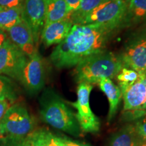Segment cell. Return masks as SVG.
<instances>
[{
	"label": "cell",
	"instance_id": "cell-16",
	"mask_svg": "<svg viewBox=\"0 0 146 146\" xmlns=\"http://www.w3.org/2000/svg\"><path fill=\"white\" fill-rule=\"evenodd\" d=\"M72 13L65 0H47L45 25L70 18Z\"/></svg>",
	"mask_w": 146,
	"mask_h": 146
},
{
	"label": "cell",
	"instance_id": "cell-14",
	"mask_svg": "<svg viewBox=\"0 0 146 146\" xmlns=\"http://www.w3.org/2000/svg\"><path fill=\"white\" fill-rule=\"evenodd\" d=\"M98 85L108 100L109 110L107 120L108 123H110L116 116L120 101L123 98L122 91L119 87L115 85L112 79L109 78H102Z\"/></svg>",
	"mask_w": 146,
	"mask_h": 146
},
{
	"label": "cell",
	"instance_id": "cell-7",
	"mask_svg": "<svg viewBox=\"0 0 146 146\" xmlns=\"http://www.w3.org/2000/svg\"><path fill=\"white\" fill-rule=\"evenodd\" d=\"M120 58L125 67L146 74V27L127 42Z\"/></svg>",
	"mask_w": 146,
	"mask_h": 146
},
{
	"label": "cell",
	"instance_id": "cell-2",
	"mask_svg": "<svg viewBox=\"0 0 146 146\" xmlns=\"http://www.w3.org/2000/svg\"><path fill=\"white\" fill-rule=\"evenodd\" d=\"M42 120L54 129L75 137L82 135L74 113L66 102L52 89H46L39 99Z\"/></svg>",
	"mask_w": 146,
	"mask_h": 146
},
{
	"label": "cell",
	"instance_id": "cell-6",
	"mask_svg": "<svg viewBox=\"0 0 146 146\" xmlns=\"http://www.w3.org/2000/svg\"><path fill=\"white\" fill-rule=\"evenodd\" d=\"M94 86L89 83H78L77 100L69 102V104L76 110L75 117L81 128L85 133H96L100 131V121L99 118L91 110L90 107V94Z\"/></svg>",
	"mask_w": 146,
	"mask_h": 146
},
{
	"label": "cell",
	"instance_id": "cell-22",
	"mask_svg": "<svg viewBox=\"0 0 146 146\" xmlns=\"http://www.w3.org/2000/svg\"><path fill=\"white\" fill-rule=\"evenodd\" d=\"M139 76V74L137 71L127 67H123L116 76L118 87L120 90L122 91L127 87L134 83L138 79Z\"/></svg>",
	"mask_w": 146,
	"mask_h": 146
},
{
	"label": "cell",
	"instance_id": "cell-29",
	"mask_svg": "<svg viewBox=\"0 0 146 146\" xmlns=\"http://www.w3.org/2000/svg\"><path fill=\"white\" fill-rule=\"evenodd\" d=\"M8 35L7 33L4 31L0 29V47L2 45L5 41L8 39Z\"/></svg>",
	"mask_w": 146,
	"mask_h": 146
},
{
	"label": "cell",
	"instance_id": "cell-24",
	"mask_svg": "<svg viewBox=\"0 0 146 146\" xmlns=\"http://www.w3.org/2000/svg\"><path fill=\"white\" fill-rule=\"evenodd\" d=\"M25 0H0V11L15 8H23Z\"/></svg>",
	"mask_w": 146,
	"mask_h": 146
},
{
	"label": "cell",
	"instance_id": "cell-17",
	"mask_svg": "<svg viewBox=\"0 0 146 146\" xmlns=\"http://www.w3.org/2000/svg\"><path fill=\"white\" fill-rule=\"evenodd\" d=\"M146 21V0H127V10L123 24L131 25Z\"/></svg>",
	"mask_w": 146,
	"mask_h": 146
},
{
	"label": "cell",
	"instance_id": "cell-4",
	"mask_svg": "<svg viewBox=\"0 0 146 146\" xmlns=\"http://www.w3.org/2000/svg\"><path fill=\"white\" fill-rule=\"evenodd\" d=\"M33 131V119L22 105L10 106L0 120V138L3 140L23 139Z\"/></svg>",
	"mask_w": 146,
	"mask_h": 146
},
{
	"label": "cell",
	"instance_id": "cell-11",
	"mask_svg": "<svg viewBox=\"0 0 146 146\" xmlns=\"http://www.w3.org/2000/svg\"><path fill=\"white\" fill-rule=\"evenodd\" d=\"M121 91L124 111L146 110V74H139L134 83Z\"/></svg>",
	"mask_w": 146,
	"mask_h": 146
},
{
	"label": "cell",
	"instance_id": "cell-3",
	"mask_svg": "<svg viewBox=\"0 0 146 146\" xmlns=\"http://www.w3.org/2000/svg\"><path fill=\"white\" fill-rule=\"evenodd\" d=\"M123 67L120 56L104 50L80 62L75 66L74 77L78 83L98 84L102 78L116 77Z\"/></svg>",
	"mask_w": 146,
	"mask_h": 146
},
{
	"label": "cell",
	"instance_id": "cell-23",
	"mask_svg": "<svg viewBox=\"0 0 146 146\" xmlns=\"http://www.w3.org/2000/svg\"><path fill=\"white\" fill-rule=\"evenodd\" d=\"M133 125L140 137L146 139V112L140 117L135 120Z\"/></svg>",
	"mask_w": 146,
	"mask_h": 146
},
{
	"label": "cell",
	"instance_id": "cell-18",
	"mask_svg": "<svg viewBox=\"0 0 146 146\" xmlns=\"http://www.w3.org/2000/svg\"><path fill=\"white\" fill-rule=\"evenodd\" d=\"M28 138L32 146H63L59 136L45 129L34 130Z\"/></svg>",
	"mask_w": 146,
	"mask_h": 146
},
{
	"label": "cell",
	"instance_id": "cell-9",
	"mask_svg": "<svg viewBox=\"0 0 146 146\" xmlns=\"http://www.w3.org/2000/svg\"><path fill=\"white\" fill-rule=\"evenodd\" d=\"M27 56L8 39L0 47V75L19 81Z\"/></svg>",
	"mask_w": 146,
	"mask_h": 146
},
{
	"label": "cell",
	"instance_id": "cell-5",
	"mask_svg": "<svg viewBox=\"0 0 146 146\" xmlns=\"http://www.w3.org/2000/svg\"><path fill=\"white\" fill-rule=\"evenodd\" d=\"M126 10L127 0H102L79 24H100L115 30L123 23Z\"/></svg>",
	"mask_w": 146,
	"mask_h": 146
},
{
	"label": "cell",
	"instance_id": "cell-15",
	"mask_svg": "<svg viewBox=\"0 0 146 146\" xmlns=\"http://www.w3.org/2000/svg\"><path fill=\"white\" fill-rule=\"evenodd\" d=\"M141 137L133 124H127L110 138L108 146H138Z\"/></svg>",
	"mask_w": 146,
	"mask_h": 146
},
{
	"label": "cell",
	"instance_id": "cell-28",
	"mask_svg": "<svg viewBox=\"0 0 146 146\" xmlns=\"http://www.w3.org/2000/svg\"><path fill=\"white\" fill-rule=\"evenodd\" d=\"M65 1H66V3H68L69 6H70L72 13L77 10L78 8V5H79L80 0H65Z\"/></svg>",
	"mask_w": 146,
	"mask_h": 146
},
{
	"label": "cell",
	"instance_id": "cell-21",
	"mask_svg": "<svg viewBox=\"0 0 146 146\" xmlns=\"http://www.w3.org/2000/svg\"><path fill=\"white\" fill-rule=\"evenodd\" d=\"M17 94L14 83L8 76L0 75V100L14 102Z\"/></svg>",
	"mask_w": 146,
	"mask_h": 146
},
{
	"label": "cell",
	"instance_id": "cell-30",
	"mask_svg": "<svg viewBox=\"0 0 146 146\" xmlns=\"http://www.w3.org/2000/svg\"><path fill=\"white\" fill-rule=\"evenodd\" d=\"M138 146H146V139H144V138L140 139Z\"/></svg>",
	"mask_w": 146,
	"mask_h": 146
},
{
	"label": "cell",
	"instance_id": "cell-13",
	"mask_svg": "<svg viewBox=\"0 0 146 146\" xmlns=\"http://www.w3.org/2000/svg\"><path fill=\"white\" fill-rule=\"evenodd\" d=\"M73 25L70 18L45 25L41 34L43 44L45 47L59 44L68 35Z\"/></svg>",
	"mask_w": 146,
	"mask_h": 146
},
{
	"label": "cell",
	"instance_id": "cell-19",
	"mask_svg": "<svg viewBox=\"0 0 146 146\" xmlns=\"http://www.w3.org/2000/svg\"><path fill=\"white\" fill-rule=\"evenodd\" d=\"M23 19V8L0 11V29L6 32Z\"/></svg>",
	"mask_w": 146,
	"mask_h": 146
},
{
	"label": "cell",
	"instance_id": "cell-27",
	"mask_svg": "<svg viewBox=\"0 0 146 146\" xmlns=\"http://www.w3.org/2000/svg\"><path fill=\"white\" fill-rule=\"evenodd\" d=\"M8 101L6 100H0V120L4 116V114L10 108V104H9Z\"/></svg>",
	"mask_w": 146,
	"mask_h": 146
},
{
	"label": "cell",
	"instance_id": "cell-26",
	"mask_svg": "<svg viewBox=\"0 0 146 146\" xmlns=\"http://www.w3.org/2000/svg\"><path fill=\"white\" fill-rule=\"evenodd\" d=\"M4 144L2 146H32L29 138H25L21 140H3Z\"/></svg>",
	"mask_w": 146,
	"mask_h": 146
},
{
	"label": "cell",
	"instance_id": "cell-25",
	"mask_svg": "<svg viewBox=\"0 0 146 146\" xmlns=\"http://www.w3.org/2000/svg\"><path fill=\"white\" fill-rule=\"evenodd\" d=\"M59 137L60 141L63 144V146H92L88 143H84V142L72 139L66 136L59 135Z\"/></svg>",
	"mask_w": 146,
	"mask_h": 146
},
{
	"label": "cell",
	"instance_id": "cell-8",
	"mask_svg": "<svg viewBox=\"0 0 146 146\" xmlns=\"http://www.w3.org/2000/svg\"><path fill=\"white\" fill-rule=\"evenodd\" d=\"M45 76L44 61L36 50L31 56L27 57L19 81L29 93L35 94L43 88Z\"/></svg>",
	"mask_w": 146,
	"mask_h": 146
},
{
	"label": "cell",
	"instance_id": "cell-12",
	"mask_svg": "<svg viewBox=\"0 0 146 146\" xmlns=\"http://www.w3.org/2000/svg\"><path fill=\"white\" fill-rule=\"evenodd\" d=\"M9 39L28 57L36 52V43L30 27L23 19L6 31Z\"/></svg>",
	"mask_w": 146,
	"mask_h": 146
},
{
	"label": "cell",
	"instance_id": "cell-20",
	"mask_svg": "<svg viewBox=\"0 0 146 146\" xmlns=\"http://www.w3.org/2000/svg\"><path fill=\"white\" fill-rule=\"evenodd\" d=\"M102 0H80L78 8L70 16L73 24H79L82 20L96 8Z\"/></svg>",
	"mask_w": 146,
	"mask_h": 146
},
{
	"label": "cell",
	"instance_id": "cell-1",
	"mask_svg": "<svg viewBox=\"0 0 146 146\" xmlns=\"http://www.w3.org/2000/svg\"><path fill=\"white\" fill-rule=\"evenodd\" d=\"M114 31L100 24H74L68 35L53 50L51 62L59 69L76 66L91 55L106 50Z\"/></svg>",
	"mask_w": 146,
	"mask_h": 146
},
{
	"label": "cell",
	"instance_id": "cell-10",
	"mask_svg": "<svg viewBox=\"0 0 146 146\" xmlns=\"http://www.w3.org/2000/svg\"><path fill=\"white\" fill-rule=\"evenodd\" d=\"M47 0H25L23 8V19L31 29L37 45L45 25Z\"/></svg>",
	"mask_w": 146,
	"mask_h": 146
}]
</instances>
